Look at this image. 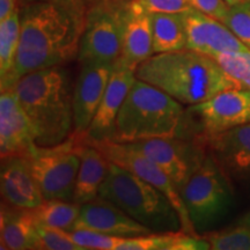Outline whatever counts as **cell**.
Segmentation results:
<instances>
[{"mask_svg": "<svg viewBox=\"0 0 250 250\" xmlns=\"http://www.w3.org/2000/svg\"><path fill=\"white\" fill-rule=\"evenodd\" d=\"M93 0H40L20 7V44L13 71L1 80L11 89L21 77L62 66L78 58L86 15Z\"/></svg>", "mask_w": 250, "mask_h": 250, "instance_id": "obj_1", "label": "cell"}, {"mask_svg": "<svg viewBox=\"0 0 250 250\" xmlns=\"http://www.w3.org/2000/svg\"><path fill=\"white\" fill-rule=\"evenodd\" d=\"M136 77L186 107L239 88L214 58L189 49L154 54L137 66Z\"/></svg>", "mask_w": 250, "mask_h": 250, "instance_id": "obj_2", "label": "cell"}, {"mask_svg": "<svg viewBox=\"0 0 250 250\" xmlns=\"http://www.w3.org/2000/svg\"><path fill=\"white\" fill-rule=\"evenodd\" d=\"M73 88L62 66L30 72L11 88L29 117L39 146L58 145L73 134Z\"/></svg>", "mask_w": 250, "mask_h": 250, "instance_id": "obj_3", "label": "cell"}, {"mask_svg": "<svg viewBox=\"0 0 250 250\" xmlns=\"http://www.w3.org/2000/svg\"><path fill=\"white\" fill-rule=\"evenodd\" d=\"M186 107L171 96L137 79L122 105L110 140H139L176 137Z\"/></svg>", "mask_w": 250, "mask_h": 250, "instance_id": "obj_4", "label": "cell"}, {"mask_svg": "<svg viewBox=\"0 0 250 250\" xmlns=\"http://www.w3.org/2000/svg\"><path fill=\"white\" fill-rule=\"evenodd\" d=\"M99 196L114 203L152 232L182 230L180 214L170 199L158 188L121 166L110 162Z\"/></svg>", "mask_w": 250, "mask_h": 250, "instance_id": "obj_5", "label": "cell"}, {"mask_svg": "<svg viewBox=\"0 0 250 250\" xmlns=\"http://www.w3.org/2000/svg\"><path fill=\"white\" fill-rule=\"evenodd\" d=\"M180 193L199 235L226 217L233 205L232 182L208 153Z\"/></svg>", "mask_w": 250, "mask_h": 250, "instance_id": "obj_6", "label": "cell"}, {"mask_svg": "<svg viewBox=\"0 0 250 250\" xmlns=\"http://www.w3.org/2000/svg\"><path fill=\"white\" fill-rule=\"evenodd\" d=\"M250 123V90L230 88L186 107L176 137L204 143L208 137Z\"/></svg>", "mask_w": 250, "mask_h": 250, "instance_id": "obj_7", "label": "cell"}, {"mask_svg": "<svg viewBox=\"0 0 250 250\" xmlns=\"http://www.w3.org/2000/svg\"><path fill=\"white\" fill-rule=\"evenodd\" d=\"M81 138L73 133L58 145L39 146L26 154L44 201L62 199L72 202L80 167Z\"/></svg>", "mask_w": 250, "mask_h": 250, "instance_id": "obj_8", "label": "cell"}, {"mask_svg": "<svg viewBox=\"0 0 250 250\" xmlns=\"http://www.w3.org/2000/svg\"><path fill=\"white\" fill-rule=\"evenodd\" d=\"M130 0H93L86 15L78 61L115 62L122 57Z\"/></svg>", "mask_w": 250, "mask_h": 250, "instance_id": "obj_9", "label": "cell"}, {"mask_svg": "<svg viewBox=\"0 0 250 250\" xmlns=\"http://www.w3.org/2000/svg\"><path fill=\"white\" fill-rule=\"evenodd\" d=\"M81 140L86 144H90L94 147L98 148L99 151H101L105 155V158L112 164L121 166L122 168H125V169L139 176L140 179L145 180L146 182L158 188L160 191L164 192L170 199L174 208L179 212L183 232L192 236H201L196 232L191 221H190L180 191L175 187L173 181L169 179V176L154 161H152L151 159L144 155L143 153L132 148L125 143H116L112 142V140L95 142V140L83 138H81Z\"/></svg>", "mask_w": 250, "mask_h": 250, "instance_id": "obj_10", "label": "cell"}, {"mask_svg": "<svg viewBox=\"0 0 250 250\" xmlns=\"http://www.w3.org/2000/svg\"><path fill=\"white\" fill-rule=\"evenodd\" d=\"M125 144L154 161L179 191L208 155L205 143L181 137H161Z\"/></svg>", "mask_w": 250, "mask_h": 250, "instance_id": "obj_11", "label": "cell"}, {"mask_svg": "<svg viewBox=\"0 0 250 250\" xmlns=\"http://www.w3.org/2000/svg\"><path fill=\"white\" fill-rule=\"evenodd\" d=\"M182 15L187 34V49L212 58L226 52L250 51L221 21L193 7Z\"/></svg>", "mask_w": 250, "mask_h": 250, "instance_id": "obj_12", "label": "cell"}, {"mask_svg": "<svg viewBox=\"0 0 250 250\" xmlns=\"http://www.w3.org/2000/svg\"><path fill=\"white\" fill-rule=\"evenodd\" d=\"M115 62H81V71L74 86V132L83 137L92 124L110 80Z\"/></svg>", "mask_w": 250, "mask_h": 250, "instance_id": "obj_13", "label": "cell"}, {"mask_svg": "<svg viewBox=\"0 0 250 250\" xmlns=\"http://www.w3.org/2000/svg\"><path fill=\"white\" fill-rule=\"evenodd\" d=\"M204 143L230 182H250V123L208 137Z\"/></svg>", "mask_w": 250, "mask_h": 250, "instance_id": "obj_14", "label": "cell"}, {"mask_svg": "<svg viewBox=\"0 0 250 250\" xmlns=\"http://www.w3.org/2000/svg\"><path fill=\"white\" fill-rule=\"evenodd\" d=\"M136 80V70L133 67L121 58L115 62L114 70L100 107L88 130L81 138L95 142L112 138L118 112Z\"/></svg>", "mask_w": 250, "mask_h": 250, "instance_id": "obj_15", "label": "cell"}, {"mask_svg": "<svg viewBox=\"0 0 250 250\" xmlns=\"http://www.w3.org/2000/svg\"><path fill=\"white\" fill-rule=\"evenodd\" d=\"M89 229L121 237H134L152 233L149 228L139 224L114 203L98 196L81 204L77 221L70 230Z\"/></svg>", "mask_w": 250, "mask_h": 250, "instance_id": "obj_16", "label": "cell"}, {"mask_svg": "<svg viewBox=\"0 0 250 250\" xmlns=\"http://www.w3.org/2000/svg\"><path fill=\"white\" fill-rule=\"evenodd\" d=\"M0 188L2 202L14 208L33 210L44 202L26 155L2 156Z\"/></svg>", "mask_w": 250, "mask_h": 250, "instance_id": "obj_17", "label": "cell"}, {"mask_svg": "<svg viewBox=\"0 0 250 250\" xmlns=\"http://www.w3.org/2000/svg\"><path fill=\"white\" fill-rule=\"evenodd\" d=\"M29 117L13 89L1 90L0 96V152L2 156L26 155L35 145Z\"/></svg>", "mask_w": 250, "mask_h": 250, "instance_id": "obj_18", "label": "cell"}, {"mask_svg": "<svg viewBox=\"0 0 250 250\" xmlns=\"http://www.w3.org/2000/svg\"><path fill=\"white\" fill-rule=\"evenodd\" d=\"M154 55L151 15L130 0L125 14L123 50L121 59L136 70L144 61Z\"/></svg>", "mask_w": 250, "mask_h": 250, "instance_id": "obj_19", "label": "cell"}, {"mask_svg": "<svg viewBox=\"0 0 250 250\" xmlns=\"http://www.w3.org/2000/svg\"><path fill=\"white\" fill-rule=\"evenodd\" d=\"M0 236L1 249H37V221L33 211L14 208L2 202Z\"/></svg>", "mask_w": 250, "mask_h": 250, "instance_id": "obj_20", "label": "cell"}, {"mask_svg": "<svg viewBox=\"0 0 250 250\" xmlns=\"http://www.w3.org/2000/svg\"><path fill=\"white\" fill-rule=\"evenodd\" d=\"M110 161L101 151L81 140L80 167L72 202L85 204L99 196L100 188L109 171Z\"/></svg>", "mask_w": 250, "mask_h": 250, "instance_id": "obj_21", "label": "cell"}, {"mask_svg": "<svg viewBox=\"0 0 250 250\" xmlns=\"http://www.w3.org/2000/svg\"><path fill=\"white\" fill-rule=\"evenodd\" d=\"M149 15L154 54L187 49V34L182 13H153Z\"/></svg>", "mask_w": 250, "mask_h": 250, "instance_id": "obj_22", "label": "cell"}, {"mask_svg": "<svg viewBox=\"0 0 250 250\" xmlns=\"http://www.w3.org/2000/svg\"><path fill=\"white\" fill-rule=\"evenodd\" d=\"M81 204L62 199H48L37 208L33 214L37 224L70 230L79 217Z\"/></svg>", "mask_w": 250, "mask_h": 250, "instance_id": "obj_23", "label": "cell"}, {"mask_svg": "<svg viewBox=\"0 0 250 250\" xmlns=\"http://www.w3.org/2000/svg\"><path fill=\"white\" fill-rule=\"evenodd\" d=\"M21 23L20 8H17L7 19L0 21V77L7 78L13 71L20 44Z\"/></svg>", "mask_w": 250, "mask_h": 250, "instance_id": "obj_24", "label": "cell"}, {"mask_svg": "<svg viewBox=\"0 0 250 250\" xmlns=\"http://www.w3.org/2000/svg\"><path fill=\"white\" fill-rule=\"evenodd\" d=\"M201 236L213 250H250V227L241 223L227 229L205 232Z\"/></svg>", "mask_w": 250, "mask_h": 250, "instance_id": "obj_25", "label": "cell"}, {"mask_svg": "<svg viewBox=\"0 0 250 250\" xmlns=\"http://www.w3.org/2000/svg\"><path fill=\"white\" fill-rule=\"evenodd\" d=\"M214 59L239 88L250 90V51L226 52Z\"/></svg>", "mask_w": 250, "mask_h": 250, "instance_id": "obj_26", "label": "cell"}, {"mask_svg": "<svg viewBox=\"0 0 250 250\" xmlns=\"http://www.w3.org/2000/svg\"><path fill=\"white\" fill-rule=\"evenodd\" d=\"M177 232L148 233L145 235L126 237L118 250H173Z\"/></svg>", "mask_w": 250, "mask_h": 250, "instance_id": "obj_27", "label": "cell"}, {"mask_svg": "<svg viewBox=\"0 0 250 250\" xmlns=\"http://www.w3.org/2000/svg\"><path fill=\"white\" fill-rule=\"evenodd\" d=\"M70 237L78 246L83 249L96 250H118L126 237L108 235V234L95 232L89 229L68 230Z\"/></svg>", "mask_w": 250, "mask_h": 250, "instance_id": "obj_28", "label": "cell"}, {"mask_svg": "<svg viewBox=\"0 0 250 250\" xmlns=\"http://www.w3.org/2000/svg\"><path fill=\"white\" fill-rule=\"evenodd\" d=\"M37 249L45 250H85L70 237L68 230L37 224Z\"/></svg>", "mask_w": 250, "mask_h": 250, "instance_id": "obj_29", "label": "cell"}, {"mask_svg": "<svg viewBox=\"0 0 250 250\" xmlns=\"http://www.w3.org/2000/svg\"><path fill=\"white\" fill-rule=\"evenodd\" d=\"M223 23L250 50V1L230 6Z\"/></svg>", "mask_w": 250, "mask_h": 250, "instance_id": "obj_30", "label": "cell"}, {"mask_svg": "<svg viewBox=\"0 0 250 250\" xmlns=\"http://www.w3.org/2000/svg\"><path fill=\"white\" fill-rule=\"evenodd\" d=\"M144 11L153 13H184L192 8L190 0H134Z\"/></svg>", "mask_w": 250, "mask_h": 250, "instance_id": "obj_31", "label": "cell"}, {"mask_svg": "<svg viewBox=\"0 0 250 250\" xmlns=\"http://www.w3.org/2000/svg\"><path fill=\"white\" fill-rule=\"evenodd\" d=\"M190 4L193 8L221 22H224L229 9L225 0H190Z\"/></svg>", "mask_w": 250, "mask_h": 250, "instance_id": "obj_32", "label": "cell"}, {"mask_svg": "<svg viewBox=\"0 0 250 250\" xmlns=\"http://www.w3.org/2000/svg\"><path fill=\"white\" fill-rule=\"evenodd\" d=\"M18 8V0H0V21L7 19Z\"/></svg>", "mask_w": 250, "mask_h": 250, "instance_id": "obj_33", "label": "cell"}, {"mask_svg": "<svg viewBox=\"0 0 250 250\" xmlns=\"http://www.w3.org/2000/svg\"><path fill=\"white\" fill-rule=\"evenodd\" d=\"M247 1H250V0H225V2L229 6H235V5H239V4H243V2H247Z\"/></svg>", "mask_w": 250, "mask_h": 250, "instance_id": "obj_34", "label": "cell"}, {"mask_svg": "<svg viewBox=\"0 0 250 250\" xmlns=\"http://www.w3.org/2000/svg\"><path fill=\"white\" fill-rule=\"evenodd\" d=\"M240 223L243 224V225H247V226L250 227V213L245 215V217L241 219V221H240Z\"/></svg>", "mask_w": 250, "mask_h": 250, "instance_id": "obj_35", "label": "cell"}, {"mask_svg": "<svg viewBox=\"0 0 250 250\" xmlns=\"http://www.w3.org/2000/svg\"><path fill=\"white\" fill-rule=\"evenodd\" d=\"M30 1H40V0H21V4H23V2H30Z\"/></svg>", "mask_w": 250, "mask_h": 250, "instance_id": "obj_36", "label": "cell"}]
</instances>
